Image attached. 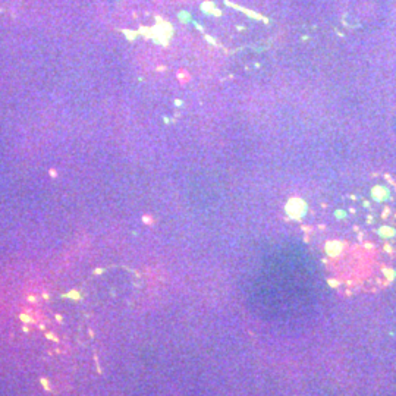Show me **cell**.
I'll list each match as a JSON object with an SVG mask.
<instances>
[{"mask_svg":"<svg viewBox=\"0 0 396 396\" xmlns=\"http://www.w3.org/2000/svg\"><path fill=\"white\" fill-rule=\"evenodd\" d=\"M65 296H71V298H75V299H79L81 298V295L78 292H69V294H66Z\"/></svg>","mask_w":396,"mask_h":396,"instance_id":"1","label":"cell"},{"mask_svg":"<svg viewBox=\"0 0 396 396\" xmlns=\"http://www.w3.org/2000/svg\"><path fill=\"white\" fill-rule=\"evenodd\" d=\"M46 336H47L50 340H54V342H57V340H59V337H56L53 333H46Z\"/></svg>","mask_w":396,"mask_h":396,"instance_id":"2","label":"cell"},{"mask_svg":"<svg viewBox=\"0 0 396 396\" xmlns=\"http://www.w3.org/2000/svg\"><path fill=\"white\" fill-rule=\"evenodd\" d=\"M41 383H43V387H44V389L50 390V386H48V382H47V380H46V379H41Z\"/></svg>","mask_w":396,"mask_h":396,"instance_id":"3","label":"cell"},{"mask_svg":"<svg viewBox=\"0 0 396 396\" xmlns=\"http://www.w3.org/2000/svg\"><path fill=\"white\" fill-rule=\"evenodd\" d=\"M19 317H21V320H24V321H33V320H31L28 316H25V314H21Z\"/></svg>","mask_w":396,"mask_h":396,"instance_id":"4","label":"cell"},{"mask_svg":"<svg viewBox=\"0 0 396 396\" xmlns=\"http://www.w3.org/2000/svg\"><path fill=\"white\" fill-rule=\"evenodd\" d=\"M56 320H57V321H62V316H56Z\"/></svg>","mask_w":396,"mask_h":396,"instance_id":"5","label":"cell"}]
</instances>
